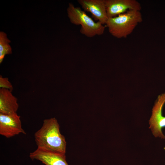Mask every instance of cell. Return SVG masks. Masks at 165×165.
<instances>
[{
	"instance_id": "1",
	"label": "cell",
	"mask_w": 165,
	"mask_h": 165,
	"mask_svg": "<svg viewBox=\"0 0 165 165\" xmlns=\"http://www.w3.org/2000/svg\"><path fill=\"white\" fill-rule=\"evenodd\" d=\"M34 136L38 147L65 153L66 142L60 133V126L55 118L45 119Z\"/></svg>"
},
{
	"instance_id": "2",
	"label": "cell",
	"mask_w": 165,
	"mask_h": 165,
	"mask_svg": "<svg viewBox=\"0 0 165 165\" xmlns=\"http://www.w3.org/2000/svg\"><path fill=\"white\" fill-rule=\"evenodd\" d=\"M142 20L140 11L131 10L116 16L108 18L105 24L112 36L120 38H127Z\"/></svg>"
},
{
	"instance_id": "3",
	"label": "cell",
	"mask_w": 165,
	"mask_h": 165,
	"mask_svg": "<svg viewBox=\"0 0 165 165\" xmlns=\"http://www.w3.org/2000/svg\"><path fill=\"white\" fill-rule=\"evenodd\" d=\"M67 13L70 22L75 25H81L80 32L86 36L91 38L104 33L105 26L99 21L95 22L80 8L69 3Z\"/></svg>"
},
{
	"instance_id": "4",
	"label": "cell",
	"mask_w": 165,
	"mask_h": 165,
	"mask_svg": "<svg viewBox=\"0 0 165 165\" xmlns=\"http://www.w3.org/2000/svg\"><path fill=\"white\" fill-rule=\"evenodd\" d=\"M165 103V93L158 96L153 106L152 114L149 120L152 134L155 137L165 139L162 129L165 127V117L162 115V109Z\"/></svg>"
},
{
	"instance_id": "5",
	"label": "cell",
	"mask_w": 165,
	"mask_h": 165,
	"mask_svg": "<svg viewBox=\"0 0 165 165\" xmlns=\"http://www.w3.org/2000/svg\"><path fill=\"white\" fill-rule=\"evenodd\" d=\"M20 134H26L22 127L20 116L17 113L6 114L0 113V134L10 138Z\"/></svg>"
},
{
	"instance_id": "6",
	"label": "cell",
	"mask_w": 165,
	"mask_h": 165,
	"mask_svg": "<svg viewBox=\"0 0 165 165\" xmlns=\"http://www.w3.org/2000/svg\"><path fill=\"white\" fill-rule=\"evenodd\" d=\"M108 18H112L131 10L140 11L141 6L136 0H105Z\"/></svg>"
},
{
	"instance_id": "7",
	"label": "cell",
	"mask_w": 165,
	"mask_h": 165,
	"mask_svg": "<svg viewBox=\"0 0 165 165\" xmlns=\"http://www.w3.org/2000/svg\"><path fill=\"white\" fill-rule=\"evenodd\" d=\"M65 154L38 147L30 153L29 157L32 160H38L45 165H68Z\"/></svg>"
},
{
	"instance_id": "8",
	"label": "cell",
	"mask_w": 165,
	"mask_h": 165,
	"mask_svg": "<svg viewBox=\"0 0 165 165\" xmlns=\"http://www.w3.org/2000/svg\"><path fill=\"white\" fill-rule=\"evenodd\" d=\"M84 11L90 13L94 19L105 24L108 19L105 0H78Z\"/></svg>"
},
{
	"instance_id": "9",
	"label": "cell",
	"mask_w": 165,
	"mask_h": 165,
	"mask_svg": "<svg viewBox=\"0 0 165 165\" xmlns=\"http://www.w3.org/2000/svg\"><path fill=\"white\" fill-rule=\"evenodd\" d=\"M17 100L11 91L0 88V113L6 114L16 113L19 107Z\"/></svg>"
},
{
	"instance_id": "10",
	"label": "cell",
	"mask_w": 165,
	"mask_h": 165,
	"mask_svg": "<svg viewBox=\"0 0 165 165\" xmlns=\"http://www.w3.org/2000/svg\"><path fill=\"white\" fill-rule=\"evenodd\" d=\"M11 41L4 32H0V63L1 64L6 54L12 53V48L9 44Z\"/></svg>"
},
{
	"instance_id": "11",
	"label": "cell",
	"mask_w": 165,
	"mask_h": 165,
	"mask_svg": "<svg viewBox=\"0 0 165 165\" xmlns=\"http://www.w3.org/2000/svg\"><path fill=\"white\" fill-rule=\"evenodd\" d=\"M0 88L9 90L11 91L13 90V86L7 77H4L2 75L0 76Z\"/></svg>"
}]
</instances>
